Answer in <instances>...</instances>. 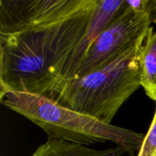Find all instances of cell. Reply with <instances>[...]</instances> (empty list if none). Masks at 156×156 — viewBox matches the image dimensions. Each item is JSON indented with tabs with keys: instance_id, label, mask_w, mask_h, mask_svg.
I'll list each match as a JSON object with an SVG mask.
<instances>
[{
	"instance_id": "obj_7",
	"label": "cell",
	"mask_w": 156,
	"mask_h": 156,
	"mask_svg": "<svg viewBox=\"0 0 156 156\" xmlns=\"http://www.w3.org/2000/svg\"><path fill=\"white\" fill-rule=\"evenodd\" d=\"M141 85L148 97L156 103V30L149 29L140 52Z\"/></svg>"
},
{
	"instance_id": "obj_3",
	"label": "cell",
	"mask_w": 156,
	"mask_h": 156,
	"mask_svg": "<svg viewBox=\"0 0 156 156\" xmlns=\"http://www.w3.org/2000/svg\"><path fill=\"white\" fill-rule=\"evenodd\" d=\"M145 40L104 68L62 80L49 97L67 108L111 124L120 107L142 86L140 52Z\"/></svg>"
},
{
	"instance_id": "obj_5",
	"label": "cell",
	"mask_w": 156,
	"mask_h": 156,
	"mask_svg": "<svg viewBox=\"0 0 156 156\" xmlns=\"http://www.w3.org/2000/svg\"><path fill=\"white\" fill-rule=\"evenodd\" d=\"M124 5L125 0H99L97 6L93 11L83 37L66 62L61 73L60 82L73 77L79 63L99 34L116 15H118L123 9Z\"/></svg>"
},
{
	"instance_id": "obj_8",
	"label": "cell",
	"mask_w": 156,
	"mask_h": 156,
	"mask_svg": "<svg viewBox=\"0 0 156 156\" xmlns=\"http://www.w3.org/2000/svg\"><path fill=\"white\" fill-rule=\"evenodd\" d=\"M136 156H156V108L153 120Z\"/></svg>"
},
{
	"instance_id": "obj_6",
	"label": "cell",
	"mask_w": 156,
	"mask_h": 156,
	"mask_svg": "<svg viewBox=\"0 0 156 156\" xmlns=\"http://www.w3.org/2000/svg\"><path fill=\"white\" fill-rule=\"evenodd\" d=\"M126 152L118 146L98 150L79 143L49 139L30 156H121Z\"/></svg>"
},
{
	"instance_id": "obj_1",
	"label": "cell",
	"mask_w": 156,
	"mask_h": 156,
	"mask_svg": "<svg viewBox=\"0 0 156 156\" xmlns=\"http://www.w3.org/2000/svg\"><path fill=\"white\" fill-rule=\"evenodd\" d=\"M98 1L77 13L30 17L0 27V94L51 95Z\"/></svg>"
},
{
	"instance_id": "obj_2",
	"label": "cell",
	"mask_w": 156,
	"mask_h": 156,
	"mask_svg": "<svg viewBox=\"0 0 156 156\" xmlns=\"http://www.w3.org/2000/svg\"><path fill=\"white\" fill-rule=\"evenodd\" d=\"M0 101L41 127L49 139L85 146L112 142L126 152H138L144 140L143 133L107 124L44 94L7 91L0 94Z\"/></svg>"
},
{
	"instance_id": "obj_4",
	"label": "cell",
	"mask_w": 156,
	"mask_h": 156,
	"mask_svg": "<svg viewBox=\"0 0 156 156\" xmlns=\"http://www.w3.org/2000/svg\"><path fill=\"white\" fill-rule=\"evenodd\" d=\"M155 21V13L135 12L125 2L123 9L99 34L72 78L86 76L114 62L145 39Z\"/></svg>"
}]
</instances>
